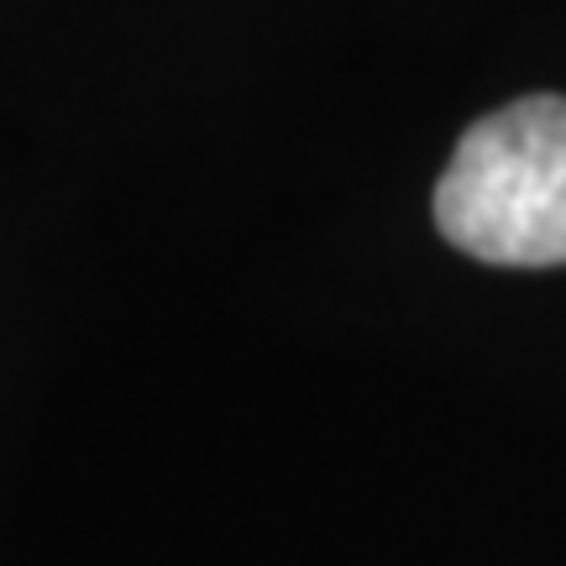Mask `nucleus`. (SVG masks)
I'll use <instances>...</instances> for the list:
<instances>
[{
	"label": "nucleus",
	"instance_id": "1",
	"mask_svg": "<svg viewBox=\"0 0 566 566\" xmlns=\"http://www.w3.org/2000/svg\"><path fill=\"white\" fill-rule=\"evenodd\" d=\"M436 226L499 268L566 263V95H530L467 126L436 184Z\"/></svg>",
	"mask_w": 566,
	"mask_h": 566
}]
</instances>
